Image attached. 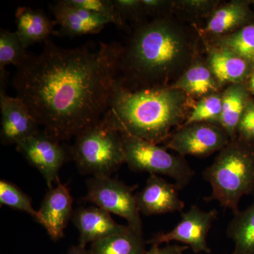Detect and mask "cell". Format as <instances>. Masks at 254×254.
I'll list each match as a JSON object with an SVG mask.
<instances>
[{
    "mask_svg": "<svg viewBox=\"0 0 254 254\" xmlns=\"http://www.w3.org/2000/svg\"><path fill=\"white\" fill-rule=\"evenodd\" d=\"M123 50L120 43L103 42L64 48L48 40L41 53L28 55L16 67V97L47 133L69 140L109 108Z\"/></svg>",
    "mask_w": 254,
    "mask_h": 254,
    "instance_id": "obj_1",
    "label": "cell"
},
{
    "mask_svg": "<svg viewBox=\"0 0 254 254\" xmlns=\"http://www.w3.org/2000/svg\"><path fill=\"white\" fill-rule=\"evenodd\" d=\"M198 38L169 15L135 26L123 46L117 82L131 91L171 86L198 55Z\"/></svg>",
    "mask_w": 254,
    "mask_h": 254,
    "instance_id": "obj_2",
    "label": "cell"
},
{
    "mask_svg": "<svg viewBox=\"0 0 254 254\" xmlns=\"http://www.w3.org/2000/svg\"><path fill=\"white\" fill-rule=\"evenodd\" d=\"M195 103L171 87L131 91L117 82L103 118L120 133L158 145L185 125Z\"/></svg>",
    "mask_w": 254,
    "mask_h": 254,
    "instance_id": "obj_3",
    "label": "cell"
},
{
    "mask_svg": "<svg viewBox=\"0 0 254 254\" xmlns=\"http://www.w3.org/2000/svg\"><path fill=\"white\" fill-rule=\"evenodd\" d=\"M203 176L212 188L205 201L216 200L234 215L238 213L242 197L254 193V142L238 137L230 141L205 169Z\"/></svg>",
    "mask_w": 254,
    "mask_h": 254,
    "instance_id": "obj_4",
    "label": "cell"
},
{
    "mask_svg": "<svg viewBox=\"0 0 254 254\" xmlns=\"http://www.w3.org/2000/svg\"><path fill=\"white\" fill-rule=\"evenodd\" d=\"M70 155L81 173L110 176L125 163L120 132L105 118L75 137Z\"/></svg>",
    "mask_w": 254,
    "mask_h": 254,
    "instance_id": "obj_5",
    "label": "cell"
},
{
    "mask_svg": "<svg viewBox=\"0 0 254 254\" xmlns=\"http://www.w3.org/2000/svg\"><path fill=\"white\" fill-rule=\"evenodd\" d=\"M120 135L125 163L133 171L171 177L180 190L187 186L194 177V170L184 157L171 154L165 147L128 133Z\"/></svg>",
    "mask_w": 254,
    "mask_h": 254,
    "instance_id": "obj_6",
    "label": "cell"
},
{
    "mask_svg": "<svg viewBox=\"0 0 254 254\" xmlns=\"http://www.w3.org/2000/svg\"><path fill=\"white\" fill-rule=\"evenodd\" d=\"M87 188L85 200L125 218L132 230L142 235L141 212L133 193L134 187L110 176H93L87 181Z\"/></svg>",
    "mask_w": 254,
    "mask_h": 254,
    "instance_id": "obj_7",
    "label": "cell"
},
{
    "mask_svg": "<svg viewBox=\"0 0 254 254\" xmlns=\"http://www.w3.org/2000/svg\"><path fill=\"white\" fill-rule=\"evenodd\" d=\"M230 141V136L220 125L193 123L175 130L164 142V147L175 150L182 157H208L220 152Z\"/></svg>",
    "mask_w": 254,
    "mask_h": 254,
    "instance_id": "obj_8",
    "label": "cell"
},
{
    "mask_svg": "<svg viewBox=\"0 0 254 254\" xmlns=\"http://www.w3.org/2000/svg\"><path fill=\"white\" fill-rule=\"evenodd\" d=\"M61 142L43 130L16 145L18 151L41 174L49 190L60 180V170L71 156L69 148Z\"/></svg>",
    "mask_w": 254,
    "mask_h": 254,
    "instance_id": "obj_9",
    "label": "cell"
},
{
    "mask_svg": "<svg viewBox=\"0 0 254 254\" xmlns=\"http://www.w3.org/2000/svg\"><path fill=\"white\" fill-rule=\"evenodd\" d=\"M217 218L216 210L205 211L198 205H192L187 211L182 212L181 220L171 231L157 234L148 243L153 246H160L175 241L185 244L195 254L211 253L207 237Z\"/></svg>",
    "mask_w": 254,
    "mask_h": 254,
    "instance_id": "obj_10",
    "label": "cell"
},
{
    "mask_svg": "<svg viewBox=\"0 0 254 254\" xmlns=\"http://www.w3.org/2000/svg\"><path fill=\"white\" fill-rule=\"evenodd\" d=\"M5 88L6 87H0V138L2 144L16 145L41 130L39 124L23 100L6 94Z\"/></svg>",
    "mask_w": 254,
    "mask_h": 254,
    "instance_id": "obj_11",
    "label": "cell"
},
{
    "mask_svg": "<svg viewBox=\"0 0 254 254\" xmlns=\"http://www.w3.org/2000/svg\"><path fill=\"white\" fill-rule=\"evenodd\" d=\"M73 198L66 185L60 180L57 186L45 195L38 210L36 221L46 228L52 240H59L64 236L65 228L72 218Z\"/></svg>",
    "mask_w": 254,
    "mask_h": 254,
    "instance_id": "obj_12",
    "label": "cell"
},
{
    "mask_svg": "<svg viewBox=\"0 0 254 254\" xmlns=\"http://www.w3.org/2000/svg\"><path fill=\"white\" fill-rule=\"evenodd\" d=\"M180 189L158 175H150L144 188L136 194L140 212L145 215L181 212L185 203L180 198Z\"/></svg>",
    "mask_w": 254,
    "mask_h": 254,
    "instance_id": "obj_13",
    "label": "cell"
},
{
    "mask_svg": "<svg viewBox=\"0 0 254 254\" xmlns=\"http://www.w3.org/2000/svg\"><path fill=\"white\" fill-rule=\"evenodd\" d=\"M55 16V21L60 26L58 35L68 37L95 34L100 33L113 20L94 14L78 6L68 0L55 1L50 6Z\"/></svg>",
    "mask_w": 254,
    "mask_h": 254,
    "instance_id": "obj_14",
    "label": "cell"
},
{
    "mask_svg": "<svg viewBox=\"0 0 254 254\" xmlns=\"http://www.w3.org/2000/svg\"><path fill=\"white\" fill-rule=\"evenodd\" d=\"M254 21L251 1L233 0L219 5L202 31L198 32L200 36H209L213 40L233 33Z\"/></svg>",
    "mask_w": 254,
    "mask_h": 254,
    "instance_id": "obj_15",
    "label": "cell"
},
{
    "mask_svg": "<svg viewBox=\"0 0 254 254\" xmlns=\"http://www.w3.org/2000/svg\"><path fill=\"white\" fill-rule=\"evenodd\" d=\"M71 218L79 231L78 244L85 247L87 244L125 232L129 227L119 225L110 213L99 207L78 208L73 211Z\"/></svg>",
    "mask_w": 254,
    "mask_h": 254,
    "instance_id": "obj_16",
    "label": "cell"
},
{
    "mask_svg": "<svg viewBox=\"0 0 254 254\" xmlns=\"http://www.w3.org/2000/svg\"><path fill=\"white\" fill-rule=\"evenodd\" d=\"M206 63L222 86L247 83L254 65L248 60L223 48L208 46Z\"/></svg>",
    "mask_w": 254,
    "mask_h": 254,
    "instance_id": "obj_17",
    "label": "cell"
},
{
    "mask_svg": "<svg viewBox=\"0 0 254 254\" xmlns=\"http://www.w3.org/2000/svg\"><path fill=\"white\" fill-rule=\"evenodd\" d=\"M171 88L180 90L195 102L222 92L221 83L214 76L206 60L197 55Z\"/></svg>",
    "mask_w": 254,
    "mask_h": 254,
    "instance_id": "obj_18",
    "label": "cell"
},
{
    "mask_svg": "<svg viewBox=\"0 0 254 254\" xmlns=\"http://www.w3.org/2000/svg\"><path fill=\"white\" fill-rule=\"evenodd\" d=\"M16 33L25 49L37 43L46 42L54 34L56 21L48 17L44 11L27 6H19L15 14Z\"/></svg>",
    "mask_w": 254,
    "mask_h": 254,
    "instance_id": "obj_19",
    "label": "cell"
},
{
    "mask_svg": "<svg viewBox=\"0 0 254 254\" xmlns=\"http://www.w3.org/2000/svg\"><path fill=\"white\" fill-rule=\"evenodd\" d=\"M252 95L247 83L229 85L222 91V108L219 125L227 132L230 140L237 138V128Z\"/></svg>",
    "mask_w": 254,
    "mask_h": 254,
    "instance_id": "obj_20",
    "label": "cell"
},
{
    "mask_svg": "<svg viewBox=\"0 0 254 254\" xmlns=\"http://www.w3.org/2000/svg\"><path fill=\"white\" fill-rule=\"evenodd\" d=\"M227 235L235 244L232 254H254V202L234 215Z\"/></svg>",
    "mask_w": 254,
    "mask_h": 254,
    "instance_id": "obj_21",
    "label": "cell"
},
{
    "mask_svg": "<svg viewBox=\"0 0 254 254\" xmlns=\"http://www.w3.org/2000/svg\"><path fill=\"white\" fill-rule=\"evenodd\" d=\"M91 254H143L145 242L142 235L128 227L125 232L91 244Z\"/></svg>",
    "mask_w": 254,
    "mask_h": 254,
    "instance_id": "obj_22",
    "label": "cell"
},
{
    "mask_svg": "<svg viewBox=\"0 0 254 254\" xmlns=\"http://www.w3.org/2000/svg\"><path fill=\"white\" fill-rule=\"evenodd\" d=\"M211 41L210 46L233 52L254 66V21L233 33Z\"/></svg>",
    "mask_w": 254,
    "mask_h": 254,
    "instance_id": "obj_23",
    "label": "cell"
},
{
    "mask_svg": "<svg viewBox=\"0 0 254 254\" xmlns=\"http://www.w3.org/2000/svg\"><path fill=\"white\" fill-rule=\"evenodd\" d=\"M28 53L23 47L16 31L1 29L0 32V84L6 83V66L13 64L16 67L27 58Z\"/></svg>",
    "mask_w": 254,
    "mask_h": 254,
    "instance_id": "obj_24",
    "label": "cell"
},
{
    "mask_svg": "<svg viewBox=\"0 0 254 254\" xmlns=\"http://www.w3.org/2000/svg\"><path fill=\"white\" fill-rule=\"evenodd\" d=\"M222 91L208 95L196 102L184 125L206 123L218 125L221 117Z\"/></svg>",
    "mask_w": 254,
    "mask_h": 254,
    "instance_id": "obj_25",
    "label": "cell"
},
{
    "mask_svg": "<svg viewBox=\"0 0 254 254\" xmlns=\"http://www.w3.org/2000/svg\"><path fill=\"white\" fill-rule=\"evenodd\" d=\"M0 203L29 214L35 219L38 215V210L33 208L30 197L14 184L4 180L0 181Z\"/></svg>",
    "mask_w": 254,
    "mask_h": 254,
    "instance_id": "obj_26",
    "label": "cell"
},
{
    "mask_svg": "<svg viewBox=\"0 0 254 254\" xmlns=\"http://www.w3.org/2000/svg\"><path fill=\"white\" fill-rule=\"evenodd\" d=\"M71 4L94 14L113 20L118 27L126 29L127 25L119 14L113 0H68Z\"/></svg>",
    "mask_w": 254,
    "mask_h": 254,
    "instance_id": "obj_27",
    "label": "cell"
},
{
    "mask_svg": "<svg viewBox=\"0 0 254 254\" xmlns=\"http://www.w3.org/2000/svg\"><path fill=\"white\" fill-rule=\"evenodd\" d=\"M219 2L214 0H180L175 1L174 9L192 18H208L219 6Z\"/></svg>",
    "mask_w": 254,
    "mask_h": 254,
    "instance_id": "obj_28",
    "label": "cell"
},
{
    "mask_svg": "<svg viewBox=\"0 0 254 254\" xmlns=\"http://www.w3.org/2000/svg\"><path fill=\"white\" fill-rule=\"evenodd\" d=\"M117 11L124 21L130 20L135 26L146 22L141 0H113Z\"/></svg>",
    "mask_w": 254,
    "mask_h": 254,
    "instance_id": "obj_29",
    "label": "cell"
},
{
    "mask_svg": "<svg viewBox=\"0 0 254 254\" xmlns=\"http://www.w3.org/2000/svg\"><path fill=\"white\" fill-rule=\"evenodd\" d=\"M237 137L245 141L254 142V98H250L238 128Z\"/></svg>",
    "mask_w": 254,
    "mask_h": 254,
    "instance_id": "obj_30",
    "label": "cell"
},
{
    "mask_svg": "<svg viewBox=\"0 0 254 254\" xmlns=\"http://www.w3.org/2000/svg\"><path fill=\"white\" fill-rule=\"evenodd\" d=\"M142 6L146 16L155 18L168 16L169 12L174 9L175 1L167 0H141Z\"/></svg>",
    "mask_w": 254,
    "mask_h": 254,
    "instance_id": "obj_31",
    "label": "cell"
},
{
    "mask_svg": "<svg viewBox=\"0 0 254 254\" xmlns=\"http://www.w3.org/2000/svg\"><path fill=\"white\" fill-rule=\"evenodd\" d=\"M189 247L169 245L161 247L160 246H153L148 252L143 254H185V251L188 250Z\"/></svg>",
    "mask_w": 254,
    "mask_h": 254,
    "instance_id": "obj_32",
    "label": "cell"
},
{
    "mask_svg": "<svg viewBox=\"0 0 254 254\" xmlns=\"http://www.w3.org/2000/svg\"><path fill=\"white\" fill-rule=\"evenodd\" d=\"M64 254H91L85 246L78 244L77 246L71 247Z\"/></svg>",
    "mask_w": 254,
    "mask_h": 254,
    "instance_id": "obj_33",
    "label": "cell"
},
{
    "mask_svg": "<svg viewBox=\"0 0 254 254\" xmlns=\"http://www.w3.org/2000/svg\"><path fill=\"white\" fill-rule=\"evenodd\" d=\"M247 86H248L249 91H250L251 95L254 96V66L252 72L251 73L250 78L247 81Z\"/></svg>",
    "mask_w": 254,
    "mask_h": 254,
    "instance_id": "obj_34",
    "label": "cell"
}]
</instances>
